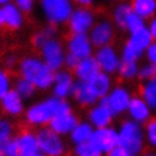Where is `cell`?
Returning <instances> with one entry per match:
<instances>
[{"instance_id":"7bdbcfd3","label":"cell","mask_w":156,"mask_h":156,"mask_svg":"<svg viewBox=\"0 0 156 156\" xmlns=\"http://www.w3.org/2000/svg\"><path fill=\"white\" fill-rule=\"evenodd\" d=\"M15 65H16V57H14V55L8 57L7 60H6V66H7L8 68H12Z\"/></svg>"},{"instance_id":"2e32d148","label":"cell","mask_w":156,"mask_h":156,"mask_svg":"<svg viewBox=\"0 0 156 156\" xmlns=\"http://www.w3.org/2000/svg\"><path fill=\"white\" fill-rule=\"evenodd\" d=\"M74 79L68 71L59 70L55 74L53 82V95L57 98L65 100L71 94V90L74 86Z\"/></svg>"},{"instance_id":"277c9868","label":"cell","mask_w":156,"mask_h":156,"mask_svg":"<svg viewBox=\"0 0 156 156\" xmlns=\"http://www.w3.org/2000/svg\"><path fill=\"white\" fill-rule=\"evenodd\" d=\"M43 15L51 25H58L69 20L74 12L73 4L68 0H42Z\"/></svg>"},{"instance_id":"1f68e13d","label":"cell","mask_w":156,"mask_h":156,"mask_svg":"<svg viewBox=\"0 0 156 156\" xmlns=\"http://www.w3.org/2000/svg\"><path fill=\"white\" fill-rule=\"evenodd\" d=\"M145 140L149 146L156 148V119H151L145 127Z\"/></svg>"},{"instance_id":"ffe728a7","label":"cell","mask_w":156,"mask_h":156,"mask_svg":"<svg viewBox=\"0 0 156 156\" xmlns=\"http://www.w3.org/2000/svg\"><path fill=\"white\" fill-rule=\"evenodd\" d=\"M16 138L23 156H35L40 153L36 135H33L28 131H24L20 135L16 136Z\"/></svg>"},{"instance_id":"f1b7e54d","label":"cell","mask_w":156,"mask_h":156,"mask_svg":"<svg viewBox=\"0 0 156 156\" xmlns=\"http://www.w3.org/2000/svg\"><path fill=\"white\" fill-rule=\"evenodd\" d=\"M36 87L33 84L24 79V78H20L15 84V92L23 100H26V98H31L34 94H35Z\"/></svg>"},{"instance_id":"4dcf8cb0","label":"cell","mask_w":156,"mask_h":156,"mask_svg":"<svg viewBox=\"0 0 156 156\" xmlns=\"http://www.w3.org/2000/svg\"><path fill=\"white\" fill-rule=\"evenodd\" d=\"M143 55H144V52L138 51L137 49L131 47L128 42L126 43L122 51V60L130 61V62H138V60H140Z\"/></svg>"},{"instance_id":"ac0fdd59","label":"cell","mask_w":156,"mask_h":156,"mask_svg":"<svg viewBox=\"0 0 156 156\" xmlns=\"http://www.w3.org/2000/svg\"><path fill=\"white\" fill-rule=\"evenodd\" d=\"M71 95L80 105H92V104H95L98 101V98L92 93L88 83L79 82V80L74 83Z\"/></svg>"},{"instance_id":"484cf974","label":"cell","mask_w":156,"mask_h":156,"mask_svg":"<svg viewBox=\"0 0 156 156\" xmlns=\"http://www.w3.org/2000/svg\"><path fill=\"white\" fill-rule=\"evenodd\" d=\"M141 98L147 103L152 111H156V76L144 82L141 86Z\"/></svg>"},{"instance_id":"5bb4252c","label":"cell","mask_w":156,"mask_h":156,"mask_svg":"<svg viewBox=\"0 0 156 156\" xmlns=\"http://www.w3.org/2000/svg\"><path fill=\"white\" fill-rule=\"evenodd\" d=\"M101 73V68L98 66L95 57H88V58L82 59L78 66L75 68V74L77 76L79 82L90 83L92 79L96 77Z\"/></svg>"},{"instance_id":"4fadbf2b","label":"cell","mask_w":156,"mask_h":156,"mask_svg":"<svg viewBox=\"0 0 156 156\" xmlns=\"http://www.w3.org/2000/svg\"><path fill=\"white\" fill-rule=\"evenodd\" d=\"M93 45L87 34H73L68 42L69 53L77 57L79 60L88 58L92 55Z\"/></svg>"},{"instance_id":"f35d334b","label":"cell","mask_w":156,"mask_h":156,"mask_svg":"<svg viewBox=\"0 0 156 156\" xmlns=\"http://www.w3.org/2000/svg\"><path fill=\"white\" fill-rule=\"evenodd\" d=\"M16 6L23 12H30L34 7V2L32 0H17Z\"/></svg>"},{"instance_id":"ba28073f","label":"cell","mask_w":156,"mask_h":156,"mask_svg":"<svg viewBox=\"0 0 156 156\" xmlns=\"http://www.w3.org/2000/svg\"><path fill=\"white\" fill-rule=\"evenodd\" d=\"M94 26V15L90 9H75L69 18V27L74 34H86Z\"/></svg>"},{"instance_id":"7402d4cb","label":"cell","mask_w":156,"mask_h":156,"mask_svg":"<svg viewBox=\"0 0 156 156\" xmlns=\"http://www.w3.org/2000/svg\"><path fill=\"white\" fill-rule=\"evenodd\" d=\"M1 105L8 114H12V115H18L24 110L23 98L15 90H10L1 98Z\"/></svg>"},{"instance_id":"83f0119b","label":"cell","mask_w":156,"mask_h":156,"mask_svg":"<svg viewBox=\"0 0 156 156\" xmlns=\"http://www.w3.org/2000/svg\"><path fill=\"white\" fill-rule=\"evenodd\" d=\"M138 71H139L138 62H130L125 60H121L118 68L119 75L125 79H133L138 76Z\"/></svg>"},{"instance_id":"8d00e7d4","label":"cell","mask_w":156,"mask_h":156,"mask_svg":"<svg viewBox=\"0 0 156 156\" xmlns=\"http://www.w3.org/2000/svg\"><path fill=\"white\" fill-rule=\"evenodd\" d=\"M145 55L147 58L148 63H152L156 67V41H154L148 47V49L145 51Z\"/></svg>"},{"instance_id":"f546056e","label":"cell","mask_w":156,"mask_h":156,"mask_svg":"<svg viewBox=\"0 0 156 156\" xmlns=\"http://www.w3.org/2000/svg\"><path fill=\"white\" fill-rule=\"evenodd\" d=\"M145 27H147L146 23H145V20H143L141 17H139L133 12L129 15L128 20H127V24H126V30H128L131 34L139 31V30H143Z\"/></svg>"},{"instance_id":"9c48e42d","label":"cell","mask_w":156,"mask_h":156,"mask_svg":"<svg viewBox=\"0 0 156 156\" xmlns=\"http://www.w3.org/2000/svg\"><path fill=\"white\" fill-rule=\"evenodd\" d=\"M106 103L113 115H119L123 113L125 111H128L129 103L131 101V95L123 87H115L106 96Z\"/></svg>"},{"instance_id":"ab89813d","label":"cell","mask_w":156,"mask_h":156,"mask_svg":"<svg viewBox=\"0 0 156 156\" xmlns=\"http://www.w3.org/2000/svg\"><path fill=\"white\" fill-rule=\"evenodd\" d=\"M79 59L77 57H75L74 55H71V53H67L66 57H65V65H66L67 68H69V69H75L76 67L78 66V63H79Z\"/></svg>"},{"instance_id":"3957f363","label":"cell","mask_w":156,"mask_h":156,"mask_svg":"<svg viewBox=\"0 0 156 156\" xmlns=\"http://www.w3.org/2000/svg\"><path fill=\"white\" fill-rule=\"evenodd\" d=\"M119 135V146L125 148L131 155L137 156L140 154L145 146V133L141 125L133 120L122 123Z\"/></svg>"},{"instance_id":"b9f144b4","label":"cell","mask_w":156,"mask_h":156,"mask_svg":"<svg viewBox=\"0 0 156 156\" xmlns=\"http://www.w3.org/2000/svg\"><path fill=\"white\" fill-rule=\"evenodd\" d=\"M147 28H148V31H149V33H151V35H152L153 40L156 41V15L149 20Z\"/></svg>"},{"instance_id":"74e56055","label":"cell","mask_w":156,"mask_h":156,"mask_svg":"<svg viewBox=\"0 0 156 156\" xmlns=\"http://www.w3.org/2000/svg\"><path fill=\"white\" fill-rule=\"evenodd\" d=\"M50 39L48 37V35L44 32L43 31L39 32V33H36L35 35H34V37H33V44H34L36 48H41V49H42L43 45H44Z\"/></svg>"},{"instance_id":"e0dca14e","label":"cell","mask_w":156,"mask_h":156,"mask_svg":"<svg viewBox=\"0 0 156 156\" xmlns=\"http://www.w3.org/2000/svg\"><path fill=\"white\" fill-rule=\"evenodd\" d=\"M78 119L73 113L57 115L50 121V129L53 130L55 133L60 135H67L71 133V131L76 128L78 125Z\"/></svg>"},{"instance_id":"cb8c5ba5","label":"cell","mask_w":156,"mask_h":156,"mask_svg":"<svg viewBox=\"0 0 156 156\" xmlns=\"http://www.w3.org/2000/svg\"><path fill=\"white\" fill-rule=\"evenodd\" d=\"M133 10L143 20H152L156 15V0H135Z\"/></svg>"},{"instance_id":"d590c367","label":"cell","mask_w":156,"mask_h":156,"mask_svg":"<svg viewBox=\"0 0 156 156\" xmlns=\"http://www.w3.org/2000/svg\"><path fill=\"white\" fill-rule=\"evenodd\" d=\"M10 92V82L9 77L4 70H0V100L4 98L6 94Z\"/></svg>"},{"instance_id":"d4e9b609","label":"cell","mask_w":156,"mask_h":156,"mask_svg":"<svg viewBox=\"0 0 156 156\" xmlns=\"http://www.w3.org/2000/svg\"><path fill=\"white\" fill-rule=\"evenodd\" d=\"M94 133L93 126L88 122H79L76 128L71 131L70 139L76 145H80L84 143H88L90 137Z\"/></svg>"},{"instance_id":"836d02e7","label":"cell","mask_w":156,"mask_h":156,"mask_svg":"<svg viewBox=\"0 0 156 156\" xmlns=\"http://www.w3.org/2000/svg\"><path fill=\"white\" fill-rule=\"evenodd\" d=\"M156 76V67L152 63H145L141 67H139V71H138V76L140 80L147 82L149 79H152Z\"/></svg>"},{"instance_id":"30bf717a","label":"cell","mask_w":156,"mask_h":156,"mask_svg":"<svg viewBox=\"0 0 156 156\" xmlns=\"http://www.w3.org/2000/svg\"><path fill=\"white\" fill-rule=\"evenodd\" d=\"M95 59L98 62V66L101 68L102 73H105L108 75L118 71V68H119L121 61L119 59L117 51L109 45L98 49L96 55H95Z\"/></svg>"},{"instance_id":"5b68a950","label":"cell","mask_w":156,"mask_h":156,"mask_svg":"<svg viewBox=\"0 0 156 156\" xmlns=\"http://www.w3.org/2000/svg\"><path fill=\"white\" fill-rule=\"evenodd\" d=\"M40 153L45 156H62L65 153V143L58 133L50 128L40 129L36 133Z\"/></svg>"},{"instance_id":"4316f807","label":"cell","mask_w":156,"mask_h":156,"mask_svg":"<svg viewBox=\"0 0 156 156\" xmlns=\"http://www.w3.org/2000/svg\"><path fill=\"white\" fill-rule=\"evenodd\" d=\"M133 6L129 4H121L114 9V22L121 30H126V24L129 15L133 12Z\"/></svg>"},{"instance_id":"d6986e66","label":"cell","mask_w":156,"mask_h":156,"mask_svg":"<svg viewBox=\"0 0 156 156\" xmlns=\"http://www.w3.org/2000/svg\"><path fill=\"white\" fill-rule=\"evenodd\" d=\"M88 86L94 96L98 100H101L103 98H106L111 92V79L109 75L101 71L96 77L88 83Z\"/></svg>"},{"instance_id":"603a6c76","label":"cell","mask_w":156,"mask_h":156,"mask_svg":"<svg viewBox=\"0 0 156 156\" xmlns=\"http://www.w3.org/2000/svg\"><path fill=\"white\" fill-rule=\"evenodd\" d=\"M153 42H154V40H153L152 35H151V33H149L147 27L133 33L128 40V43L131 47H133L138 51L144 52V53Z\"/></svg>"},{"instance_id":"44dd1931","label":"cell","mask_w":156,"mask_h":156,"mask_svg":"<svg viewBox=\"0 0 156 156\" xmlns=\"http://www.w3.org/2000/svg\"><path fill=\"white\" fill-rule=\"evenodd\" d=\"M2 18H4V25H7L10 28H20L23 24V16L22 12L17 8L16 5L10 2L0 7Z\"/></svg>"},{"instance_id":"ee69618b","label":"cell","mask_w":156,"mask_h":156,"mask_svg":"<svg viewBox=\"0 0 156 156\" xmlns=\"http://www.w3.org/2000/svg\"><path fill=\"white\" fill-rule=\"evenodd\" d=\"M77 2H78L79 5H80V6H85V5H87V6H90V5L93 4V1H90V0H78Z\"/></svg>"},{"instance_id":"8992f818","label":"cell","mask_w":156,"mask_h":156,"mask_svg":"<svg viewBox=\"0 0 156 156\" xmlns=\"http://www.w3.org/2000/svg\"><path fill=\"white\" fill-rule=\"evenodd\" d=\"M90 143L100 153L109 154L112 149L119 146V135L115 129L110 127L95 129L90 137Z\"/></svg>"},{"instance_id":"7c38bea8","label":"cell","mask_w":156,"mask_h":156,"mask_svg":"<svg viewBox=\"0 0 156 156\" xmlns=\"http://www.w3.org/2000/svg\"><path fill=\"white\" fill-rule=\"evenodd\" d=\"M113 37V27L112 24L108 20H102L96 25H94L90 30V40L93 47L101 49L106 47Z\"/></svg>"},{"instance_id":"9a60e30c","label":"cell","mask_w":156,"mask_h":156,"mask_svg":"<svg viewBox=\"0 0 156 156\" xmlns=\"http://www.w3.org/2000/svg\"><path fill=\"white\" fill-rule=\"evenodd\" d=\"M128 112L131 120L139 125L147 123L152 117V110L143 98L138 96L131 98L128 106Z\"/></svg>"},{"instance_id":"f6af8a7d","label":"cell","mask_w":156,"mask_h":156,"mask_svg":"<svg viewBox=\"0 0 156 156\" xmlns=\"http://www.w3.org/2000/svg\"><path fill=\"white\" fill-rule=\"evenodd\" d=\"M4 25V18H2V14H1V9H0V27Z\"/></svg>"},{"instance_id":"7a4b0ae2","label":"cell","mask_w":156,"mask_h":156,"mask_svg":"<svg viewBox=\"0 0 156 156\" xmlns=\"http://www.w3.org/2000/svg\"><path fill=\"white\" fill-rule=\"evenodd\" d=\"M20 68L22 78L28 80L36 88L47 90L53 85L55 73L51 70L44 61L40 60L39 58H25L20 63Z\"/></svg>"},{"instance_id":"d6a6232c","label":"cell","mask_w":156,"mask_h":156,"mask_svg":"<svg viewBox=\"0 0 156 156\" xmlns=\"http://www.w3.org/2000/svg\"><path fill=\"white\" fill-rule=\"evenodd\" d=\"M75 153L77 156H102V153L98 152L90 141L80 145H76Z\"/></svg>"},{"instance_id":"60d3db41","label":"cell","mask_w":156,"mask_h":156,"mask_svg":"<svg viewBox=\"0 0 156 156\" xmlns=\"http://www.w3.org/2000/svg\"><path fill=\"white\" fill-rule=\"evenodd\" d=\"M108 156H133V155H131L129 152H127L125 148L118 146V147H115L114 149H112V151L108 154Z\"/></svg>"},{"instance_id":"8fae6325","label":"cell","mask_w":156,"mask_h":156,"mask_svg":"<svg viewBox=\"0 0 156 156\" xmlns=\"http://www.w3.org/2000/svg\"><path fill=\"white\" fill-rule=\"evenodd\" d=\"M113 117V113L111 112V110L108 106L105 98H101L98 105L94 106L88 114L90 123L93 127H96V129L106 128L111 123Z\"/></svg>"},{"instance_id":"52a82bcc","label":"cell","mask_w":156,"mask_h":156,"mask_svg":"<svg viewBox=\"0 0 156 156\" xmlns=\"http://www.w3.org/2000/svg\"><path fill=\"white\" fill-rule=\"evenodd\" d=\"M41 50H42V58L44 60V63L55 73L60 70V68L65 65V57H66L62 45L57 40L52 39L49 40Z\"/></svg>"},{"instance_id":"6da1fadb","label":"cell","mask_w":156,"mask_h":156,"mask_svg":"<svg viewBox=\"0 0 156 156\" xmlns=\"http://www.w3.org/2000/svg\"><path fill=\"white\" fill-rule=\"evenodd\" d=\"M68 113H71V109L66 100L50 98L28 108L26 120L33 126H42L48 122L50 123V121L57 115Z\"/></svg>"},{"instance_id":"bcb514c9","label":"cell","mask_w":156,"mask_h":156,"mask_svg":"<svg viewBox=\"0 0 156 156\" xmlns=\"http://www.w3.org/2000/svg\"><path fill=\"white\" fill-rule=\"evenodd\" d=\"M143 156H156V153L155 152H149V153H146V154H144Z\"/></svg>"},{"instance_id":"e575fe53","label":"cell","mask_w":156,"mask_h":156,"mask_svg":"<svg viewBox=\"0 0 156 156\" xmlns=\"http://www.w3.org/2000/svg\"><path fill=\"white\" fill-rule=\"evenodd\" d=\"M12 127L10 122L7 120H1L0 119V145L12 139Z\"/></svg>"}]
</instances>
